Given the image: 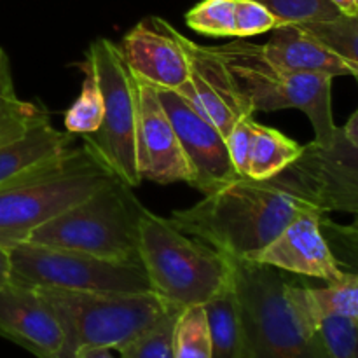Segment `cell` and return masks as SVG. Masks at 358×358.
<instances>
[{
    "label": "cell",
    "instance_id": "1",
    "mask_svg": "<svg viewBox=\"0 0 358 358\" xmlns=\"http://www.w3.org/2000/svg\"><path fill=\"white\" fill-rule=\"evenodd\" d=\"M315 206L292 170L268 180L240 177L205 194L194 206L175 210L170 220L229 259H245L275 240L301 212Z\"/></svg>",
    "mask_w": 358,
    "mask_h": 358
},
{
    "label": "cell",
    "instance_id": "2",
    "mask_svg": "<svg viewBox=\"0 0 358 358\" xmlns=\"http://www.w3.org/2000/svg\"><path fill=\"white\" fill-rule=\"evenodd\" d=\"M138 261L150 290L178 310L206 304L233 283V259L149 210L140 220Z\"/></svg>",
    "mask_w": 358,
    "mask_h": 358
},
{
    "label": "cell",
    "instance_id": "3",
    "mask_svg": "<svg viewBox=\"0 0 358 358\" xmlns=\"http://www.w3.org/2000/svg\"><path fill=\"white\" fill-rule=\"evenodd\" d=\"M112 180V171L86 143L72 147L45 170L0 189V245L27 243L35 229Z\"/></svg>",
    "mask_w": 358,
    "mask_h": 358
},
{
    "label": "cell",
    "instance_id": "4",
    "mask_svg": "<svg viewBox=\"0 0 358 358\" xmlns=\"http://www.w3.org/2000/svg\"><path fill=\"white\" fill-rule=\"evenodd\" d=\"M241 94L254 112L296 108L308 115L315 143L331 145L338 133L332 115V79L322 73H299L276 65L261 44L236 38L215 48Z\"/></svg>",
    "mask_w": 358,
    "mask_h": 358
},
{
    "label": "cell",
    "instance_id": "5",
    "mask_svg": "<svg viewBox=\"0 0 358 358\" xmlns=\"http://www.w3.org/2000/svg\"><path fill=\"white\" fill-rule=\"evenodd\" d=\"M147 208L133 187L112 180L31 233L27 243L121 262L138 261L140 220Z\"/></svg>",
    "mask_w": 358,
    "mask_h": 358
},
{
    "label": "cell",
    "instance_id": "6",
    "mask_svg": "<svg viewBox=\"0 0 358 358\" xmlns=\"http://www.w3.org/2000/svg\"><path fill=\"white\" fill-rule=\"evenodd\" d=\"M62 318L70 352L83 346L121 350L178 308L147 292H66L38 289Z\"/></svg>",
    "mask_w": 358,
    "mask_h": 358
},
{
    "label": "cell",
    "instance_id": "7",
    "mask_svg": "<svg viewBox=\"0 0 358 358\" xmlns=\"http://www.w3.org/2000/svg\"><path fill=\"white\" fill-rule=\"evenodd\" d=\"M84 65L93 72L101 96L103 119L94 133L83 140L115 178L129 187L142 184L136 166V126H138V83L126 66L117 44L96 38L86 52Z\"/></svg>",
    "mask_w": 358,
    "mask_h": 358
},
{
    "label": "cell",
    "instance_id": "8",
    "mask_svg": "<svg viewBox=\"0 0 358 358\" xmlns=\"http://www.w3.org/2000/svg\"><path fill=\"white\" fill-rule=\"evenodd\" d=\"M233 283L252 358H329L318 334L308 336L294 320L278 269L233 259Z\"/></svg>",
    "mask_w": 358,
    "mask_h": 358
},
{
    "label": "cell",
    "instance_id": "9",
    "mask_svg": "<svg viewBox=\"0 0 358 358\" xmlns=\"http://www.w3.org/2000/svg\"><path fill=\"white\" fill-rule=\"evenodd\" d=\"M10 250V280L66 292H147L140 262H121L72 250L21 243Z\"/></svg>",
    "mask_w": 358,
    "mask_h": 358
},
{
    "label": "cell",
    "instance_id": "10",
    "mask_svg": "<svg viewBox=\"0 0 358 358\" xmlns=\"http://www.w3.org/2000/svg\"><path fill=\"white\" fill-rule=\"evenodd\" d=\"M304 196L322 213L358 215V145L338 128L331 145L311 142L290 166Z\"/></svg>",
    "mask_w": 358,
    "mask_h": 358
},
{
    "label": "cell",
    "instance_id": "11",
    "mask_svg": "<svg viewBox=\"0 0 358 358\" xmlns=\"http://www.w3.org/2000/svg\"><path fill=\"white\" fill-rule=\"evenodd\" d=\"M191 168V184L203 194L240 178L231 163L226 136L178 91L157 90Z\"/></svg>",
    "mask_w": 358,
    "mask_h": 358
},
{
    "label": "cell",
    "instance_id": "12",
    "mask_svg": "<svg viewBox=\"0 0 358 358\" xmlns=\"http://www.w3.org/2000/svg\"><path fill=\"white\" fill-rule=\"evenodd\" d=\"M136 83L154 90L184 93L189 86V62L182 34L163 17H147L117 44Z\"/></svg>",
    "mask_w": 358,
    "mask_h": 358
},
{
    "label": "cell",
    "instance_id": "13",
    "mask_svg": "<svg viewBox=\"0 0 358 358\" xmlns=\"http://www.w3.org/2000/svg\"><path fill=\"white\" fill-rule=\"evenodd\" d=\"M0 336L37 358H72L52 304L38 289L13 280L0 285Z\"/></svg>",
    "mask_w": 358,
    "mask_h": 358
},
{
    "label": "cell",
    "instance_id": "14",
    "mask_svg": "<svg viewBox=\"0 0 358 358\" xmlns=\"http://www.w3.org/2000/svg\"><path fill=\"white\" fill-rule=\"evenodd\" d=\"M324 213L311 206L301 212L264 248L241 261L269 266L278 271L310 276L332 283L345 276L322 227Z\"/></svg>",
    "mask_w": 358,
    "mask_h": 358
},
{
    "label": "cell",
    "instance_id": "15",
    "mask_svg": "<svg viewBox=\"0 0 358 358\" xmlns=\"http://www.w3.org/2000/svg\"><path fill=\"white\" fill-rule=\"evenodd\" d=\"M182 44L189 62V86L180 94L227 136L238 122L252 117L255 112L215 48L196 44L184 35Z\"/></svg>",
    "mask_w": 358,
    "mask_h": 358
},
{
    "label": "cell",
    "instance_id": "16",
    "mask_svg": "<svg viewBox=\"0 0 358 358\" xmlns=\"http://www.w3.org/2000/svg\"><path fill=\"white\" fill-rule=\"evenodd\" d=\"M140 110L136 126V166L140 178L156 184H191V168L157 90L138 83Z\"/></svg>",
    "mask_w": 358,
    "mask_h": 358
},
{
    "label": "cell",
    "instance_id": "17",
    "mask_svg": "<svg viewBox=\"0 0 358 358\" xmlns=\"http://www.w3.org/2000/svg\"><path fill=\"white\" fill-rule=\"evenodd\" d=\"M72 133L56 129L41 112L23 133L0 142V189L55 164L72 149Z\"/></svg>",
    "mask_w": 358,
    "mask_h": 358
},
{
    "label": "cell",
    "instance_id": "18",
    "mask_svg": "<svg viewBox=\"0 0 358 358\" xmlns=\"http://www.w3.org/2000/svg\"><path fill=\"white\" fill-rule=\"evenodd\" d=\"M285 301L294 320L308 336L327 317L358 318V273H345L325 287H301L287 282Z\"/></svg>",
    "mask_w": 358,
    "mask_h": 358
},
{
    "label": "cell",
    "instance_id": "19",
    "mask_svg": "<svg viewBox=\"0 0 358 358\" xmlns=\"http://www.w3.org/2000/svg\"><path fill=\"white\" fill-rule=\"evenodd\" d=\"M262 49L271 62L292 72L331 77L352 76L343 59L299 24L273 28L271 37L262 44Z\"/></svg>",
    "mask_w": 358,
    "mask_h": 358
},
{
    "label": "cell",
    "instance_id": "20",
    "mask_svg": "<svg viewBox=\"0 0 358 358\" xmlns=\"http://www.w3.org/2000/svg\"><path fill=\"white\" fill-rule=\"evenodd\" d=\"M203 306L208 318L212 358H252L234 283Z\"/></svg>",
    "mask_w": 358,
    "mask_h": 358
},
{
    "label": "cell",
    "instance_id": "21",
    "mask_svg": "<svg viewBox=\"0 0 358 358\" xmlns=\"http://www.w3.org/2000/svg\"><path fill=\"white\" fill-rule=\"evenodd\" d=\"M303 154V145L294 142L282 131L254 121V140H252L248 178L268 180L292 166Z\"/></svg>",
    "mask_w": 358,
    "mask_h": 358
},
{
    "label": "cell",
    "instance_id": "22",
    "mask_svg": "<svg viewBox=\"0 0 358 358\" xmlns=\"http://www.w3.org/2000/svg\"><path fill=\"white\" fill-rule=\"evenodd\" d=\"M308 34L327 45L339 59L345 62L353 77L358 79V14L343 16L318 23L299 24Z\"/></svg>",
    "mask_w": 358,
    "mask_h": 358
},
{
    "label": "cell",
    "instance_id": "23",
    "mask_svg": "<svg viewBox=\"0 0 358 358\" xmlns=\"http://www.w3.org/2000/svg\"><path fill=\"white\" fill-rule=\"evenodd\" d=\"M175 358H212L208 318L203 304L182 308L173 327Z\"/></svg>",
    "mask_w": 358,
    "mask_h": 358
},
{
    "label": "cell",
    "instance_id": "24",
    "mask_svg": "<svg viewBox=\"0 0 358 358\" xmlns=\"http://www.w3.org/2000/svg\"><path fill=\"white\" fill-rule=\"evenodd\" d=\"M83 69L86 76H84L80 94L70 105L69 110L65 112V119H63L66 131L80 136L96 131L103 119V96H101L100 86H98L93 72L86 65Z\"/></svg>",
    "mask_w": 358,
    "mask_h": 358
},
{
    "label": "cell",
    "instance_id": "25",
    "mask_svg": "<svg viewBox=\"0 0 358 358\" xmlns=\"http://www.w3.org/2000/svg\"><path fill=\"white\" fill-rule=\"evenodd\" d=\"M189 28L212 37H236V0H203L185 14Z\"/></svg>",
    "mask_w": 358,
    "mask_h": 358
},
{
    "label": "cell",
    "instance_id": "26",
    "mask_svg": "<svg viewBox=\"0 0 358 358\" xmlns=\"http://www.w3.org/2000/svg\"><path fill=\"white\" fill-rule=\"evenodd\" d=\"M178 311H171L152 327L122 346L119 350L121 358H175L173 327Z\"/></svg>",
    "mask_w": 358,
    "mask_h": 358
},
{
    "label": "cell",
    "instance_id": "27",
    "mask_svg": "<svg viewBox=\"0 0 358 358\" xmlns=\"http://www.w3.org/2000/svg\"><path fill=\"white\" fill-rule=\"evenodd\" d=\"M264 6L282 24H306L329 21L339 16L331 0H255Z\"/></svg>",
    "mask_w": 358,
    "mask_h": 358
},
{
    "label": "cell",
    "instance_id": "28",
    "mask_svg": "<svg viewBox=\"0 0 358 358\" xmlns=\"http://www.w3.org/2000/svg\"><path fill=\"white\" fill-rule=\"evenodd\" d=\"M317 334L329 358H358V318L327 317Z\"/></svg>",
    "mask_w": 358,
    "mask_h": 358
},
{
    "label": "cell",
    "instance_id": "29",
    "mask_svg": "<svg viewBox=\"0 0 358 358\" xmlns=\"http://www.w3.org/2000/svg\"><path fill=\"white\" fill-rule=\"evenodd\" d=\"M278 27L271 13L255 0H236V38L254 37Z\"/></svg>",
    "mask_w": 358,
    "mask_h": 358
},
{
    "label": "cell",
    "instance_id": "30",
    "mask_svg": "<svg viewBox=\"0 0 358 358\" xmlns=\"http://www.w3.org/2000/svg\"><path fill=\"white\" fill-rule=\"evenodd\" d=\"M254 115L238 122L229 135L226 136L227 150H229L231 163L240 177H247L248 163H250L252 140H254Z\"/></svg>",
    "mask_w": 358,
    "mask_h": 358
},
{
    "label": "cell",
    "instance_id": "31",
    "mask_svg": "<svg viewBox=\"0 0 358 358\" xmlns=\"http://www.w3.org/2000/svg\"><path fill=\"white\" fill-rule=\"evenodd\" d=\"M322 227L327 229L331 234V240L339 248L343 255V264H357L358 266V215L352 224H334L322 217Z\"/></svg>",
    "mask_w": 358,
    "mask_h": 358
},
{
    "label": "cell",
    "instance_id": "32",
    "mask_svg": "<svg viewBox=\"0 0 358 358\" xmlns=\"http://www.w3.org/2000/svg\"><path fill=\"white\" fill-rule=\"evenodd\" d=\"M27 105L28 101L17 98L9 56L3 51V48H0V122L23 110Z\"/></svg>",
    "mask_w": 358,
    "mask_h": 358
},
{
    "label": "cell",
    "instance_id": "33",
    "mask_svg": "<svg viewBox=\"0 0 358 358\" xmlns=\"http://www.w3.org/2000/svg\"><path fill=\"white\" fill-rule=\"evenodd\" d=\"M41 112V108L35 107L34 103H28L23 110H20L17 114L10 115L6 121L0 122V142H6V140L23 133Z\"/></svg>",
    "mask_w": 358,
    "mask_h": 358
},
{
    "label": "cell",
    "instance_id": "34",
    "mask_svg": "<svg viewBox=\"0 0 358 358\" xmlns=\"http://www.w3.org/2000/svg\"><path fill=\"white\" fill-rule=\"evenodd\" d=\"M72 358H114L110 350L107 348H94V346H83L76 350Z\"/></svg>",
    "mask_w": 358,
    "mask_h": 358
},
{
    "label": "cell",
    "instance_id": "35",
    "mask_svg": "<svg viewBox=\"0 0 358 358\" xmlns=\"http://www.w3.org/2000/svg\"><path fill=\"white\" fill-rule=\"evenodd\" d=\"M10 280V250L0 245V285Z\"/></svg>",
    "mask_w": 358,
    "mask_h": 358
},
{
    "label": "cell",
    "instance_id": "36",
    "mask_svg": "<svg viewBox=\"0 0 358 358\" xmlns=\"http://www.w3.org/2000/svg\"><path fill=\"white\" fill-rule=\"evenodd\" d=\"M341 131L348 142H352L353 145H358V110L348 119V122L343 126Z\"/></svg>",
    "mask_w": 358,
    "mask_h": 358
},
{
    "label": "cell",
    "instance_id": "37",
    "mask_svg": "<svg viewBox=\"0 0 358 358\" xmlns=\"http://www.w3.org/2000/svg\"><path fill=\"white\" fill-rule=\"evenodd\" d=\"M331 3L343 16H355V14H358V0H331Z\"/></svg>",
    "mask_w": 358,
    "mask_h": 358
}]
</instances>
